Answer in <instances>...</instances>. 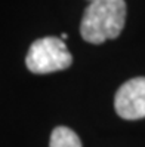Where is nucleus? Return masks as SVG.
<instances>
[{
  "label": "nucleus",
  "mask_w": 145,
  "mask_h": 147,
  "mask_svg": "<svg viewBox=\"0 0 145 147\" xmlns=\"http://www.w3.org/2000/svg\"><path fill=\"white\" fill-rule=\"evenodd\" d=\"M114 109L126 120L145 117V77H133L118 88L114 97Z\"/></svg>",
  "instance_id": "7ed1b4c3"
},
{
  "label": "nucleus",
  "mask_w": 145,
  "mask_h": 147,
  "mask_svg": "<svg viewBox=\"0 0 145 147\" xmlns=\"http://www.w3.org/2000/svg\"><path fill=\"white\" fill-rule=\"evenodd\" d=\"M49 147H82L79 135L67 126H56L50 134Z\"/></svg>",
  "instance_id": "20e7f679"
},
{
  "label": "nucleus",
  "mask_w": 145,
  "mask_h": 147,
  "mask_svg": "<svg viewBox=\"0 0 145 147\" xmlns=\"http://www.w3.org/2000/svg\"><path fill=\"white\" fill-rule=\"evenodd\" d=\"M73 64V57L68 52L62 39L47 36L31 43L25 57V65L34 74H47L65 70Z\"/></svg>",
  "instance_id": "f03ea898"
},
{
  "label": "nucleus",
  "mask_w": 145,
  "mask_h": 147,
  "mask_svg": "<svg viewBox=\"0 0 145 147\" xmlns=\"http://www.w3.org/2000/svg\"><path fill=\"white\" fill-rule=\"evenodd\" d=\"M126 2L124 0H92L84 9L80 33L83 40L92 45H101L105 40L117 39L124 28Z\"/></svg>",
  "instance_id": "f257e3e1"
}]
</instances>
